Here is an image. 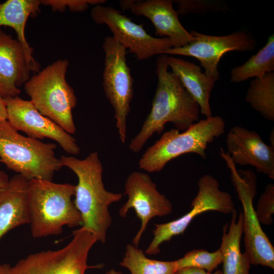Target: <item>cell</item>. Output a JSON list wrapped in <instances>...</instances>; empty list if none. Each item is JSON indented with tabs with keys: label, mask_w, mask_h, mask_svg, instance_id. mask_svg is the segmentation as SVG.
<instances>
[{
	"label": "cell",
	"mask_w": 274,
	"mask_h": 274,
	"mask_svg": "<svg viewBox=\"0 0 274 274\" xmlns=\"http://www.w3.org/2000/svg\"><path fill=\"white\" fill-rule=\"evenodd\" d=\"M168 56L162 54L156 59L158 81L151 111L139 133L131 140L130 150L139 152L155 133H160L167 123L185 131L198 121L200 108L184 88L178 77L168 70Z\"/></svg>",
	"instance_id": "obj_1"
},
{
	"label": "cell",
	"mask_w": 274,
	"mask_h": 274,
	"mask_svg": "<svg viewBox=\"0 0 274 274\" xmlns=\"http://www.w3.org/2000/svg\"><path fill=\"white\" fill-rule=\"evenodd\" d=\"M63 166L77 176L74 203L80 213L83 227L90 231L97 241L105 244L112 218L109 206L119 201L123 194L107 191L102 181V165L96 151L83 159L62 155Z\"/></svg>",
	"instance_id": "obj_2"
},
{
	"label": "cell",
	"mask_w": 274,
	"mask_h": 274,
	"mask_svg": "<svg viewBox=\"0 0 274 274\" xmlns=\"http://www.w3.org/2000/svg\"><path fill=\"white\" fill-rule=\"evenodd\" d=\"M75 185L52 181H28L27 203L31 234L35 238L56 235L63 227L82 225L72 197Z\"/></svg>",
	"instance_id": "obj_3"
},
{
	"label": "cell",
	"mask_w": 274,
	"mask_h": 274,
	"mask_svg": "<svg viewBox=\"0 0 274 274\" xmlns=\"http://www.w3.org/2000/svg\"><path fill=\"white\" fill-rule=\"evenodd\" d=\"M57 145L24 136L7 120L0 121V161L28 181H52L63 166L56 157Z\"/></svg>",
	"instance_id": "obj_4"
},
{
	"label": "cell",
	"mask_w": 274,
	"mask_h": 274,
	"mask_svg": "<svg viewBox=\"0 0 274 274\" xmlns=\"http://www.w3.org/2000/svg\"><path fill=\"white\" fill-rule=\"evenodd\" d=\"M68 64L66 59L56 60L30 77L24 88L41 114L72 134L76 131L72 111L77 99L65 79Z\"/></svg>",
	"instance_id": "obj_5"
},
{
	"label": "cell",
	"mask_w": 274,
	"mask_h": 274,
	"mask_svg": "<svg viewBox=\"0 0 274 274\" xmlns=\"http://www.w3.org/2000/svg\"><path fill=\"white\" fill-rule=\"evenodd\" d=\"M225 131V122L219 116L198 121L182 132L172 128L147 149L139 161V167L148 173L160 172L169 161L187 153L206 159L208 145Z\"/></svg>",
	"instance_id": "obj_6"
},
{
	"label": "cell",
	"mask_w": 274,
	"mask_h": 274,
	"mask_svg": "<svg viewBox=\"0 0 274 274\" xmlns=\"http://www.w3.org/2000/svg\"><path fill=\"white\" fill-rule=\"evenodd\" d=\"M219 154L230 172L232 183L243 208V233L245 251L251 264L274 268V248L262 230L253 206L257 193V176L250 169L237 170L227 152L220 148Z\"/></svg>",
	"instance_id": "obj_7"
},
{
	"label": "cell",
	"mask_w": 274,
	"mask_h": 274,
	"mask_svg": "<svg viewBox=\"0 0 274 274\" xmlns=\"http://www.w3.org/2000/svg\"><path fill=\"white\" fill-rule=\"evenodd\" d=\"M97 242L88 230L80 227L63 248L31 254L11 267V274H85L89 251Z\"/></svg>",
	"instance_id": "obj_8"
},
{
	"label": "cell",
	"mask_w": 274,
	"mask_h": 274,
	"mask_svg": "<svg viewBox=\"0 0 274 274\" xmlns=\"http://www.w3.org/2000/svg\"><path fill=\"white\" fill-rule=\"evenodd\" d=\"M102 85L107 98L115 112L116 126L120 141L126 142L127 118L133 96V83L126 62V49L113 37L105 38Z\"/></svg>",
	"instance_id": "obj_9"
},
{
	"label": "cell",
	"mask_w": 274,
	"mask_h": 274,
	"mask_svg": "<svg viewBox=\"0 0 274 274\" xmlns=\"http://www.w3.org/2000/svg\"><path fill=\"white\" fill-rule=\"evenodd\" d=\"M198 192L191 204V210L181 217L165 223L156 224L153 230V238L144 252L155 255L160 252V246L173 237L183 234L193 219L205 212L214 211L232 214L235 210L232 196L221 190L218 180L206 174L198 182Z\"/></svg>",
	"instance_id": "obj_10"
},
{
	"label": "cell",
	"mask_w": 274,
	"mask_h": 274,
	"mask_svg": "<svg viewBox=\"0 0 274 274\" xmlns=\"http://www.w3.org/2000/svg\"><path fill=\"white\" fill-rule=\"evenodd\" d=\"M92 20L97 24H105L112 36L139 60L162 54L173 47L167 38H158L147 33L142 24H138L120 11L102 4L94 6L91 11Z\"/></svg>",
	"instance_id": "obj_11"
},
{
	"label": "cell",
	"mask_w": 274,
	"mask_h": 274,
	"mask_svg": "<svg viewBox=\"0 0 274 274\" xmlns=\"http://www.w3.org/2000/svg\"><path fill=\"white\" fill-rule=\"evenodd\" d=\"M190 33L194 36V41L183 47L168 49L163 54L195 58L204 68V74L215 81L220 78L218 64L225 53L233 51L250 52L256 47L255 39L244 31L238 30L221 36L205 35L195 30Z\"/></svg>",
	"instance_id": "obj_12"
},
{
	"label": "cell",
	"mask_w": 274,
	"mask_h": 274,
	"mask_svg": "<svg viewBox=\"0 0 274 274\" xmlns=\"http://www.w3.org/2000/svg\"><path fill=\"white\" fill-rule=\"evenodd\" d=\"M124 190L127 200L120 208L119 215L125 218L129 210L133 209L140 220V228L132 239V244L138 247L150 221L155 217L170 214L173 206L170 200L159 192L156 184L147 173L133 172L130 174L126 180Z\"/></svg>",
	"instance_id": "obj_13"
},
{
	"label": "cell",
	"mask_w": 274,
	"mask_h": 274,
	"mask_svg": "<svg viewBox=\"0 0 274 274\" xmlns=\"http://www.w3.org/2000/svg\"><path fill=\"white\" fill-rule=\"evenodd\" d=\"M7 120L17 131L29 137L42 140L48 138L56 142L66 153L78 155L80 149L75 138L48 118L41 114L30 100L18 96L5 98Z\"/></svg>",
	"instance_id": "obj_14"
},
{
	"label": "cell",
	"mask_w": 274,
	"mask_h": 274,
	"mask_svg": "<svg viewBox=\"0 0 274 274\" xmlns=\"http://www.w3.org/2000/svg\"><path fill=\"white\" fill-rule=\"evenodd\" d=\"M226 144L235 164L251 165L274 179V148L265 144L256 131L234 126L227 134Z\"/></svg>",
	"instance_id": "obj_15"
},
{
	"label": "cell",
	"mask_w": 274,
	"mask_h": 274,
	"mask_svg": "<svg viewBox=\"0 0 274 274\" xmlns=\"http://www.w3.org/2000/svg\"><path fill=\"white\" fill-rule=\"evenodd\" d=\"M173 3L172 0L122 1L120 5L123 10L147 17L154 25L156 35L168 38L173 48H179L194 41V37L182 25Z\"/></svg>",
	"instance_id": "obj_16"
},
{
	"label": "cell",
	"mask_w": 274,
	"mask_h": 274,
	"mask_svg": "<svg viewBox=\"0 0 274 274\" xmlns=\"http://www.w3.org/2000/svg\"><path fill=\"white\" fill-rule=\"evenodd\" d=\"M33 69L25 49L0 28V92L4 98L18 96L19 87L30 78Z\"/></svg>",
	"instance_id": "obj_17"
},
{
	"label": "cell",
	"mask_w": 274,
	"mask_h": 274,
	"mask_svg": "<svg viewBox=\"0 0 274 274\" xmlns=\"http://www.w3.org/2000/svg\"><path fill=\"white\" fill-rule=\"evenodd\" d=\"M28 181L17 174L0 189V239L11 229L29 224Z\"/></svg>",
	"instance_id": "obj_18"
},
{
	"label": "cell",
	"mask_w": 274,
	"mask_h": 274,
	"mask_svg": "<svg viewBox=\"0 0 274 274\" xmlns=\"http://www.w3.org/2000/svg\"><path fill=\"white\" fill-rule=\"evenodd\" d=\"M167 63L198 104L200 113L206 118L212 116L210 99L216 81L202 73L199 66L188 60L168 56Z\"/></svg>",
	"instance_id": "obj_19"
},
{
	"label": "cell",
	"mask_w": 274,
	"mask_h": 274,
	"mask_svg": "<svg viewBox=\"0 0 274 274\" xmlns=\"http://www.w3.org/2000/svg\"><path fill=\"white\" fill-rule=\"evenodd\" d=\"M229 225L223 228V235L219 249L222 255L223 274H249L251 258L245 251L241 250V240L243 233V214L237 220L236 209L232 212Z\"/></svg>",
	"instance_id": "obj_20"
},
{
	"label": "cell",
	"mask_w": 274,
	"mask_h": 274,
	"mask_svg": "<svg viewBox=\"0 0 274 274\" xmlns=\"http://www.w3.org/2000/svg\"><path fill=\"white\" fill-rule=\"evenodd\" d=\"M41 1L8 0L0 3V28L8 26L16 32L17 40L22 45L31 64L33 72H39L40 66L32 56L33 49L25 36V28L28 18L40 10Z\"/></svg>",
	"instance_id": "obj_21"
},
{
	"label": "cell",
	"mask_w": 274,
	"mask_h": 274,
	"mask_svg": "<svg viewBox=\"0 0 274 274\" xmlns=\"http://www.w3.org/2000/svg\"><path fill=\"white\" fill-rule=\"evenodd\" d=\"M274 71V35H271L266 44L242 65L230 72V81L237 83L252 78L263 76Z\"/></svg>",
	"instance_id": "obj_22"
},
{
	"label": "cell",
	"mask_w": 274,
	"mask_h": 274,
	"mask_svg": "<svg viewBox=\"0 0 274 274\" xmlns=\"http://www.w3.org/2000/svg\"><path fill=\"white\" fill-rule=\"evenodd\" d=\"M245 100L264 118L273 121L274 73H268L252 80Z\"/></svg>",
	"instance_id": "obj_23"
},
{
	"label": "cell",
	"mask_w": 274,
	"mask_h": 274,
	"mask_svg": "<svg viewBox=\"0 0 274 274\" xmlns=\"http://www.w3.org/2000/svg\"><path fill=\"white\" fill-rule=\"evenodd\" d=\"M120 265L128 269L131 274H175L177 264L174 261H160L148 258L143 250L133 244L125 248Z\"/></svg>",
	"instance_id": "obj_24"
},
{
	"label": "cell",
	"mask_w": 274,
	"mask_h": 274,
	"mask_svg": "<svg viewBox=\"0 0 274 274\" xmlns=\"http://www.w3.org/2000/svg\"><path fill=\"white\" fill-rule=\"evenodd\" d=\"M175 261L178 269L191 267L212 272L222 263V255L219 249L213 252L195 249L188 252L183 257Z\"/></svg>",
	"instance_id": "obj_25"
},
{
	"label": "cell",
	"mask_w": 274,
	"mask_h": 274,
	"mask_svg": "<svg viewBox=\"0 0 274 274\" xmlns=\"http://www.w3.org/2000/svg\"><path fill=\"white\" fill-rule=\"evenodd\" d=\"M178 5L179 14L185 15L190 13L204 14L212 11H224L227 7L219 1L208 0H176Z\"/></svg>",
	"instance_id": "obj_26"
},
{
	"label": "cell",
	"mask_w": 274,
	"mask_h": 274,
	"mask_svg": "<svg viewBox=\"0 0 274 274\" xmlns=\"http://www.w3.org/2000/svg\"><path fill=\"white\" fill-rule=\"evenodd\" d=\"M256 214L260 223L269 225L273 222L274 213V185L268 183L259 198Z\"/></svg>",
	"instance_id": "obj_27"
},
{
	"label": "cell",
	"mask_w": 274,
	"mask_h": 274,
	"mask_svg": "<svg viewBox=\"0 0 274 274\" xmlns=\"http://www.w3.org/2000/svg\"><path fill=\"white\" fill-rule=\"evenodd\" d=\"M105 0H43L41 5L50 7L54 11L63 12L68 8L72 12H83L90 5L95 6L106 3Z\"/></svg>",
	"instance_id": "obj_28"
},
{
	"label": "cell",
	"mask_w": 274,
	"mask_h": 274,
	"mask_svg": "<svg viewBox=\"0 0 274 274\" xmlns=\"http://www.w3.org/2000/svg\"><path fill=\"white\" fill-rule=\"evenodd\" d=\"M175 274H223L222 270H217L214 272H209L202 269L196 268H185L178 269Z\"/></svg>",
	"instance_id": "obj_29"
},
{
	"label": "cell",
	"mask_w": 274,
	"mask_h": 274,
	"mask_svg": "<svg viewBox=\"0 0 274 274\" xmlns=\"http://www.w3.org/2000/svg\"><path fill=\"white\" fill-rule=\"evenodd\" d=\"M7 119V112L5 98L0 92V121Z\"/></svg>",
	"instance_id": "obj_30"
},
{
	"label": "cell",
	"mask_w": 274,
	"mask_h": 274,
	"mask_svg": "<svg viewBox=\"0 0 274 274\" xmlns=\"http://www.w3.org/2000/svg\"><path fill=\"white\" fill-rule=\"evenodd\" d=\"M9 180L8 175L4 171L0 170V189L6 186Z\"/></svg>",
	"instance_id": "obj_31"
},
{
	"label": "cell",
	"mask_w": 274,
	"mask_h": 274,
	"mask_svg": "<svg viewBox=\"0 0 274 274\" xmlns=\"http://www.w3.org/2000/svg\"><path fill=\"white\" fill-rule=\"evenodd\" d=\"M11 267L9 264L0 263V274H11Z\"/></svg>",
	"instance_id": "obj_32"
},
{
	"label": "cell",
	"mask_w": 274,
	"mask_h": 274,
	"mask_svg": "<svg viewBox=\"0 0 274 274\" xmlns=\"http://www.w3.org/2000/svg\"><path fill=\"white\" fill-rule=\"evenodd\" d=\"M270 145L274 148V129L273 128L269 135Z\"/></svg>",
	"instance_id": "obj_33"
},
{
	"label": "cell",
	"mask_w": 274,
	"mask_h": 274,
	"mask_svg": "<svg viewBox=\"0 0 274 274\" xmlns=\"http://www.w3.org/2000/svg\"><path fill=\"white\" fill-rule=\"evenodd\" d=\"M105 274H124L119 271L116 270L114 269H111L106 272Z\"/></svg>",
	"instance_id": "obj_34"
},
{
	"label": "cell",
	"mask_w": 274,
	"mask_h": 274,
	"mask_svg": "<svg viewBox=\"0 0 274 274\" xmlns=\"http://www.w3.org/2000/svg\"><path fill=\"white\" fill-rule=\"evenodd\" d=\"M0 163H1V161H0Z\"/></svg>",
	"instance_id": "obj_35"
}]
</instances>
